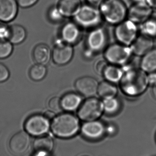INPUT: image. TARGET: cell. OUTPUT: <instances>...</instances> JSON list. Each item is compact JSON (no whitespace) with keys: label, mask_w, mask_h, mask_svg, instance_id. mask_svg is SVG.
I'll list each match as a JSON object with an SVG mask.
<instances>
[{"label":"cell","mask_w":156,"mask_h":156,"mask_svg":"<svg viewBox=\"0 0 156 156\" xmlns=\"http://www.w3.org/2000/svg\"><path fill=\"white\" fill-rule=\"evenodd\" d=\"M31 143V138L29 133L26 130L19 131L11 138L9 148L15 155H23L30 150Z\"/></svg>","instance_id":"11"},{"label":"cell","mask_w":156,"mask_h":156,"mask_svg":"<svg viewBox=\"0 0 156 156\" xmlns=\"http://www.w3.org/2000/svg\"><path fill=\"white\" fill-rule=\"evenodd\" d=\"M73 46L64 42L60 38L57 40L52 51V58L54 62L59 66L65 65L70 62L73 56Z\"/></svg>","instance_id":"10"},{"label":"cell","mask_w":156,"mask_h":156,"mask_svg":"<svg viewBox=\"0 0 156 156\" xmlns=\"http://www.w3.org/2000/svg\"><path fill=\"white\" fill-rule=\"evenodd\" d=\"M13 44L9 41H0V59H6L13 52Z\"/></svg>","instance_id":"29"},{"label":"cell","mask_w":156,"mask_h":156,"mask_svg":"<svg viewBox=\"0 0 156 156\" xmlns=\"http://www.w3.org/2000/svg\"><path fill=\"white\" fill-rule=\"evenodd\" d=\"M98 8L103 20L110 25L115 26L127 18L128 9L122 0H105Z\"/></svg>","instance_id":"3"},{"label":"cell","mask_w":156,"mask_h":156,"mask_svg":"<svg viewBox=\"0 0 156 156\" xmlns=\"http://www.w3.org/2000/svg\"><path fill=\"white\" fill-rule=\"evenodd\" d=\"M152 94H153L154 98L156 99V85L153 86V88L152 89Z\"/></svg>","instance_id":"42"},{"label":"cell","mask_w":156,"mask_h":156,"mask_svg":"<svg viewBox=\"0 0 156 156\" xmlns=\"http://www.w3.org/2000/svg\"><path fill=\"white\" fill-rule=\"evenodd\" d=\"M99 83L94 77L85 76L78 78L75 86L77 91L82 95L86 97H94L98 93Z\"/></svg>","instance_id":"15"},{"label":"cell","mask_w":156,"mask_h":156,"mask_svg":"<svg viewBox=\"0 0 156 156\" xmlns=\"http://www.w3.org/2000/svg\"><path fill=\"white\" fill-rule=\"evenodd\" d=\"M9 76V70L7 66L0 62V83L7 81Z\"/></svg>","instance_id":"32"},{"label":"cell","mask_w":156,"mask_h":156,"mask_svg":"<svg viewBox=\"0 0 156 156\" xmlns=\"http://www.w3.org/2000/svg\"><path fill=\"white\" fill-rule=\"evenodd\" d=\"M117 131V127L115 125L109 124L106 126V134L109 136H114Z\"/></svg>","instance_id":"36"},{"label":"cell","mask_w":156,"mask_h":156,"mask_svg":"<svg viewBox=\"0 0 156 156\" xmlns=\"http://www.w3.org/2000/svg\"><path fill=\"white\" fill-rule=\"evenodd\" d=\"M153 39L139 34L130 47L133 55L142 56L154 48Z\"/></svg>","instance_id":"17"},{"label":"cell","mask_w":156,"mask_h":156,"mask_svg":"<svg viewBox=\"0 0 156 156\" xmlns=\"http://www.w3.org/2000/svg\"><path fill=\"white\" fill-rule=\"evenodd\" d=\"M47 69L44 65L37 63L33 66L29 71V75L32 80L40 81L46 76Z\"/></svg>","instance_id":"27"},{"label":"cell","mask_w":156,"mask_h":156,"mask_svg":"<svg viewBox=\"0 0 156 156\" xmlns=\"http://www.w3.org/2000/svg\"><path fill=\"white\" fill-rule=\"evenodd\" d=\"M140 68L147 73L156 71V48H153L142 56Z\"/></svg>","instance_id":"23"},{"label":"cell","mask_w":156,"mask_h":156,"mask_svg":"<svg viewBox=\"0 0 156 156\" xmlns=\"http://www.w3.org/2000/svg\"><path fill=\"white\" fill-rule=\"evenodd\" d=\"M147 3L152 9H156V0H147Z\"/></svg>","instance_id":"40"},{"label":"cell","mask_w":156,"mask_h":156,"mask_svg":"<svg viewBox=\"0 0 156 156\" xmlns=\"http://www.w3.org/2000/svg\"><path fill=\"white\" fill-rule=\"evenodd\" d=\"M81 0H59L57 6L65 18H73L82 7Z\"/></svg>","instance_id":"18"},{"label":"cell","mask_w":156,"mask_h":156,"mask_svg":"<svg viewBox=\"0 0 156 156\" xmlns=\"http://www.w3.org/2000/svg\"><path fill=\"white\" fill-rule=\"evenodd\" d=\"M123 73L124 71L118 66L108 64L103 73V76L106 81L115 83L120 81Z\"/></svg>","instance_id":"24"},{"label":"cell","mask_w":156,"mask_h":156,"mask_svg":"<svg viewBox=\"0 0 156 156\" xmlns=\"http://www.w3.org/2000/svg\"><path fill=\"white\" fill-rule=\"evenodd\" d=\"M86 1L87 4L98 8L105 0H86Z\"/></svg>","instance_id":"38"},{"label":"cell","mask_w":156,"mask_h":156,"mask_svg":"<svg viewBox=\"0 0 156 156\" xmlns=\"http://www.w3.org/2000/svg\"><path fill=\"white\" fill-rule=\"evenodd\" d=\"M117 93V88L114 83L106 80L98 84L97 94L103 99L115 97Z\"/></svg>","instance_id":"25"},{"label":"cell","mask_w":156,"mask_h":156,"mask_svg":"<svg viewBox=\"0 0 156 156\" xmlns=\"http://www.w3.org/2000/svg\"><path fill=\"white\" fill-rule=\"evenodd\" d=\"M106 60H99L95 64V70L99 75L103 76L105 69L108 65Z\"/></svg>","instance_id":"33"},{"label":"cell","mask_w":156,"mask_h":156,"mask_svg":"<svg viewBox=\"0 0 156 156\" xmlns=\"http://www.w3.org/2000/svg\"><path fill=\"white\" fill-rule=\"evenodd\" d=\"M48 106L52 110L55 111L59 110L60 108H62L61 98L57 97L52 98L48 102Z\"/></svg>","instance_id":"34"},{"label":"cell","mask_w":156,"mask_h":156,"mask_svg":"<svg viewBox=\"0 0 156 156\" xmlns=\"http://www.w3.org/2000/svg\"><path fill=\"white\" fill-rule=\"evenodd\" d=\"M47 15L50 21L54 23H62L65 18L57 6L51 7L48 10Z\"/></svg>","instance_id":"30"},{"label":"cell","mask_w":156,"mask_h":156,"mask_svg":"<svg viewBox=\"0 0 156 156\" xmlns=\"http://www.w3.org/2000/svg\"><path fill=\"white\" fill-rule=\"evenodd\" d=\"M140 34L150 38H156V12H152L147 19L139 24Z\"/></svg>","instance_id":"22"},{"label":"cell","mask_w":156,"mask_h":156,"mask_svg":"<svg viewBox=\"0 0 156 156\" xmlns=\"http://www.w3.org/2000/svg\"><path fill=\"white\" fill-rule=\"evenodd\" d=\"M33 57L37 63L45 65L48 63L51 60L52 57V51L47 44H40L34 49Z\"/></svg>","instance_id":"21"},{"label":"cell","mask_w":156,"mask_h":156,"mask_svg":"<svg viewBox=\"0 0 156 156\" xmlns=\"http://www.w3.org/2000/svg\"><path fill=\"white\" fill-rule=\"evenodd\" d=\"M10 34V26L5 23H0V41H9Z\"/></svg>","instance_id":"31"},{"label":"cell","mask_w":156,"mask_h":156,"mask_svg":"<svg viewBox=\"0 0 156 156\" xmlns=\"http://www.w3.org/2000/svg\"><path fill=\"white\" fill-rule=\"evenodd\" d=\"M155 139H156V137H155Z\"/></svg>","instance_id":"43"},{"label":"cell","mask_w":156,"mask_h":156,"mask_svg":"<svg viewBox=\"0 0 156 156\" xmlns=\"http://www.w3.org/2000/svg\"><path fill=\"white\" fill-rule=\"evenodd\" d=\"M103 99L104 112L108 115H114L118 112L120 109V103L115 97Z\"/></svg>","instance_id":"28"},{"label":"cell","mask_w":156,"mask_h":156,"mask_svg":"<svg viewBox=\"0 0 156 156\" xmlns=\"http://www.w3.org/2000/svg\"><path fill=\"white\" fill-rule=\"evenodd\" d=\"M148 81L149 84L154 86L156 85V72H151L147 75Z\"/></svg>","instance_id":"37"},{"label":"cell","mask_w":156,"mask_h":156,"mask_svg":"<svg viewBox=\"0 0 156 156\" xmlns=\"http://www.w3.org/2000/svg\"><path fill=\"white\" fill-rule=\"evenodd\" d=\"M25 130L32 136H39L46 134L50 128V120L44 115L35 114L29 117L25 122Z\"/></svg>","instance_id":"9"},{"label":"cell","mask_w":156,"mask_h":156,"mask_svg":"<svg viewBox=\"0 0 156 156\" xmlns=\"http://www.w3.org/2000/svg\"><path fill=\"white\" fill-rule=\"evenodd\" d=\"M83 30V29L73 20L67 22L61 28L60 39L64 42L74 46L82 40Z\"/></svg>","instance_id":"12"},{"label":"cell","mask_w":156,"mask_h":156,"mask_svg":"<svg viewBox=\"0 0 156 156\" xmlns=\"http://www.w3.org/2000/svg\"><path fill=\"white\" fill-rule=\"evenodd\" d=\"M83 99L80 95L74 93H69L61 98V107L67 112H72L78 109Z\"/></svg>","instance_id":"20"},{"label":"cell","mask_w":156,"mask_h":156,"mask_svg":"<svg viewBox=\"0 0 156 156\" xmlns=\"http://www.w3.org/2000/svg\"><path fill=\"white\" fill-rule=\"evenodd\" d=\"M27 37V31L23 26L15 24L10 26V34L9 41L13 44L23 42Z\"/></svg>","instance_id":"26"},{"label":"cell","mask_w":156,"mask_h":156,"mask_svg":"<svg viewBox=\"0 0 156 156\" xmlns=\"http://www.w3.org/2000/svg\"><path fill=\"white\" fill-rule=\"evenodd\" d=\"M81 131L85 137L96 140L101 138L106 134V126L98 120L85 121L81 126Z\"/></svg>","instance_id":"13"},{"label":"cell","mask_w":156,"mask_h":156,"mask_svg":"<svg viewBox=\"0 0 156 156\" xmlns=\"http://www.w3.org/2000/svg\"><path fill=\"white\" fill-rule=\"evenodd\" d=\"M104 112L103 101L92 97L82 103L78 108L77 116L83 121H92L98 120Z\"/></svg>","instance_id":"8"},{"label":"cell","mask_w":156,"mask_h":156,"mask_svg":"<svg viewBox=\"0 0 156 156\" xmlns=\"http://www.w3.org/2000/svg\"><path fill=\"white\" fill-rule=\"evenodd\" d=\"M108 42L107 30L102 25L89 30L85 40V50L94 55L105 51Z\"/></svg>","instance_id":"5"},{"label":"cell","mask_w":156,"mask_h":156,"mask_svg":"<svg viewBox=\"0 0 156 156\" xmlns=\"http://www.w3.org/2000/svg\"><path fill=\"white\" fill-rule=\"evenodd\" d=\"M44 115L46 119H47L48 120L50 121V120H52L55 117V114L53 111H51V110H48L44 113Z\"/></svg>","instance_id":"39"},{"label":"cell","mask_w":156,"mask_h":156,"mask_svg":"<svg viewBox=\"0 0 156 156\" xmlns=\"http://www.w3.org/2000/svg\"><path fill=\"white\" fill-rule=\"evenodd\" d=\"M132 1H133V3L147 4V0H132Z\"/></svg>","instance_id":"41"},{"label":"cell","mask_w":156,"mask_h":156,"mask_svg":"<svg viewBox=\"0 0 156 156\" xmlns=\"http://www.w3.org/2000/svg\"><path fill=\"white\" fill-rule=\"evenodd\" d=\"M152 9L147 4L133 3L128 9L127 19L139 25L151 15Z\"/></svg>","instance_id":"14"},{"label":"cell","mask_w":156,"mask_h":156,"mask_svg":"<svg viewBox=\"0 0 156 156\" xmlns=\"http://www.w3.org/2000/svg\"><path fill=\"white\" fill-rule=\"evenodd\" d=\"M39 0H17L19 6L24 9L32 7Z\"/></svg>","instance_id":"35"},{"label":"cell","mask_w":156,"mask_h":156,"mask_svg":"<svg viewBox=\"0 0 156 156\" xmlns=\"http://www.w3.org/2000/svg\"><path fill=\"white\" fill-rule=\"evenodd\" d=\"M34 148L36 152L46 155L52 151L55 147L54 141L52 138L47 135L39 136L34 140Z\"/></svg>","instance_id":"19"},{"label":"cell","mask_w":156,"mask_h":156,"mask_svg":"<svg viewBox=\"0 0 156 156\" xmlns=\"http://www.w3.org/2000/svg\"><path fill=\"white\" fill-rule=\"evenodd\" d=\"M19 7L17 0H0V22L13 21L18 15Z\"/></svg>","instance_id":"16"},{"label":"cell","mask_w":156,"mask_h":156,"mask_svg":"<svg viewBox=\"0 0 156 156\" xmlns=\"http://www.w3.org/2000/svg\"><path fill=\"white\" fill-rule=\"evenodd\" d=\"M80 127L79 118L68 112L55 116L51 124L52 132L60 138L74 136L78 133Z\"/></svg>","instance_id":"2"},{"label":"cell","mask_w":156,"mask_h":156,"mask_svg":"<svg viewBox=\"0 0 156 156\" xmlns=\"http://www.w3.org/2000/svg\"><path fill=\"white\" fill-rule=\"evenodd\" d=\"M138 25L128 19L115 26L114 35L117 42L130 46L139 34Z\"/></svg>","instance_id":"7"},{"label":"cell","mask_w":156,"mask_h":156,"mask_svg":"<svg viewBox=\"0 0 156 156\" xmlns=\"http://www.w3.org/2000/svg\"><path fill=\"white\" fill-rule=\"evenodd\" d=\"M120 81L122 92L129 96H137L143 94L149 83L146 72L141 68L126 66Z\"/></svg>","instance_id":"1"},{"label":"cell","mask_w":156,"mask_h":156,"mask_svg":"<svg viewBox=\"0 0 156 156\" xmlns=\"http://www.w3.org/2000/svg\"><path fill=\"white\" fill-rule=\"evenodd\" d=\"M132 55L130 46L117 42L108 45L104 51V57L108 63L118 66L126 65Z\"/></svg>","instance_id":"6"},{"label":"cell","mask_w":156,"mask_h":156,"mask_svg":"<svg viewBox=\"0 0 156 156\" xmlns=\"http://www.w3.org/2000/svg\"><path fill=\"white\" fill-rule=\"evenodd\" d=\"M73 20L83 30H88L102 25L104 21L99 8L87 3L82 5Z\"/></svg>","instance_id":"4"}]
</instances>
